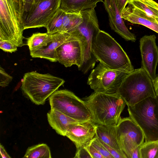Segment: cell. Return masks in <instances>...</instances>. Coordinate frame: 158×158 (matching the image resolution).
Here are the masks:
<instances>
[{"label": "cell", "mask_w": 158, "mask_h": 158, "mask_svg": "<svg viewBox=\"0 0 158 158\" xmlns=\"http://www.w3.org/2000/svg\"><path fill=\"white\" fill-rule=\"evenodd\" d=\"M92 53L98 61L107 67L128 73L134 67L125 52L108 33L100 30L92 42Z\"/></svg>", "instance_id": "6da1fadb"}, {"label": "cell", "mask_w": 158, "mask_h": 158, "mask_svg": "<svg viewBox=\"0 0 158 158\" xmlns=\"http://www.w3.org/2000/svg\"><path fill=\"white\" fill-rule=\"evenodd\" d=\"M89 110L95 124H117L126 104L118 93L108 94L94 92L82 99Z\"/></svg>", "instance_id": "7a4b0ae2"}, {"label": "cell", "mask_w": 158, "mask_h": 158, "mask_svg": "<svg viewBox=\"0 0 158 158\" xmlns=\"http://www.w3.org/2000/svg\"><path fill=\"white\" fill-rule=\"evenodd\" d=\"M23 0H0V39L18 47L24 45Z\"/></svg>", "instance_id": "3957f363"}, {"label": "cell", "mask_w": 158, "mask_h": 158, "mask_svg": "<svg viewBox=\"0 0 158 158\" xmlns=\"http://www.w3.org/2000/svg\"><path fill=\"white\" fill-rule=\"evenodd\" d=\"M127 106H133L150 97H156L154 83L142 67L128 73L117 93Z\"/></svg>", "instance_id": "277c9868"}, {"label": "cell", "mask_w": 158, "mask_h": 158, "mask_svg": "<svg viewBox=\"0 0 158 158\" xmlns=\"http://www.w3.org/2000/svg\"><path fill=\"white\" fill-rule=\"evenodd\" d=\"M64 82L63 79L48 73L43 74L32 71L24 74L21 89L33 103L43 105Z\"/></svg>", "instance_id": "5b68a950"}, {"label": "cell", "mask_w": 158, "mask_h": 158, "mask_svg": "<svg viewBox=\"0 0 158 158\" xmlns=\"http://www.w3.org/2000/svg\"><path fill=\"white\" fill-rule=\"evenodd\" d=\"M127 106L129 116L142 130L145 142L158 141V98H148Z\"/></svg>", "instance_id": "8992f818"}, {"label": "cell", "mask_w": 158, "mask_h": 158, "mask_svg": "<svg viewBox=\"0 0 158 158\" xmlns=\"http://www.w3.org/2000/svg\"><path fill=\"white\" fill-rule=\"evenodd\" d=\"M80 13L82 22L70 34L76 35L81 43L83 63L79 70L85 74L93 68L97 61L92 53V47L94 38L100 30L94 9L85 10Z\"/></svg>", "instance_id": "52a82bcc"}, {"label": "cell", "mask_w": 158, "mask_h": 158, "mask_svg": "<svg viewBox=\"0 0 158 158\" xmlns=\"http://www.w3.org/2000/svg\"><path fill=\"white\" fill-rule=\"evenodd\" d=\"M51 109L77 121H92L91 113L84 102L67 89L56 90L49 98Z\"/></svg>", "instance_id": "ba28073f"}, {"label": "cell", "mask_w": 158, "mask_h": 158, "mask_svg": "<svg viewBox=\"0 0 158 158\" xmlns=\"http://www.w3.org/2000/svg\"><path fill=\"white\" fill-rule=\"evenodd\" d=\"M127 74L123 71L111 69L100 63L91 71L87 84L94 92L116 94Z\"/></svg>", "instance_id": "9c48e42d"}, {"label": "cell", "mask_w": 158, "mask_h": 158, "mask_svg": "<svg viewBox=\"0 0 158 158\" xmlns=\"http://www.w3.org/2000/svg\"><path fill=\"white\" fill-rule=\"evenodd\" d=\"M118 139L121 148L127 158L144 142L143 133L130 117L121 118L117 124Z\"/></svg>", "instance_id": "30bf717a"}, {"label": "cell", "mask_w": 158, "mask_h": 158, "mask_svg": "<svg viewBox=\"0 0 158 158\" xmlns=\"http://www.w3.org/2000/svg\"><path fill=\"white\" fill-rule=\"evenodd\" d=\"M61 0H45L34 4L23 16L24 29L45 27L60 9Z\"/></svg>", "instance_id": "8fae6325"}, {"label": "cell", "mask_w": 158, "mask_h": 158, "mask_svg": "<svg viewBox=\"0 0 158 158\" xmlns=\"http://www.w3.org/2000/svg\"><path fill=\"white\" fill-rule=\"evenodd\" d=\"M55 57L57 61L65 67L75 65L79 70L83 63V49L79 38L71 35L56 49Z\"/></svg>", "instance_id": "7c38bea8"}, {"label": "cell", "mask_w": 158, "mask_h": 158, "mask_svg": "<svg viewBox=\"0 0 158 158\" xmlns=\"http://www.w3.org/2000/svg\"><path fill=\"white\" fill-rule=\"evenodd\" d=\"M154 35H145L140 40V49L142 58V67L148 74L154 83L156 75L158 64V47Z\"/></svg>", "instance_id": "4fadbf2b"}, {"label": "cell", "mask_w": 158, "mask_h": 158, "mask_svg": "<svg viewBox=\"0 0 158 158\" xmlns=\"http://www.w3.org/2000/svg\"><path fill=\"white\" fill-rule=\"evenodd\" d=\"M96 129V124L92 121L72 124L65 136L74 143L77 149L90 143L95 136Z\"/></svg>", "instance_id": "5bb4252c"}, {"label": "cell", "mask_w": 158, "mask_h": 158, "mask_svg": "<svg viewBox=\"0 0 158 158\" xmlns=\"http://www.w3.org/2000/svg\"><path fill=\"white\" fill-rule=\"evenodd\" d=\"M108 15L109 24L112 30L127 41L135 42L136 36L125 25L115 0H104L103 2Z\"/></svg>", "instance_id": "9a60e30c"}, {"label": "cell", "mask_w": 158, "mask_h": 158, "mask_svg": "<svg viewBox=\"0 0 158 158\" xmlns=\"http://www.w3.org/2000/svg\"><path fill=\"white\" fill-rule=\"evenodd\" d=\"M71 35L59 32L50 35L47 41L43 45L30 51L33 58H40L48 60L52 62H56L55 52L56 49L67 40Z\"/></svg>", "instance_id": "2e32d148"}, {"label": "cell", "mask_w": 158, "mask_h": 158, "mask_svg": "<svg viewBox=\"0 0 158 158\" xmlns=\"http://www.w3.org/2000/svg\"><path fill=\"white\" fill-rule=\"evenodd\" d=\"M127 4L121 13L123 19L133 24L143 25L158 33V19Z\"/></svg>", "instance_id": "e0dca14e"}, {"label": "cell", "mask_w": 158, "mask_h": 158, "mask_svg": "<svg viewBox=\"0 0 158 158\" xmlns=\"http://www.w3.org/2000/svg\"><path fill=\"white\" fill-rule=\"evenodd\" d=\"M95 136L117 151L127 156L122 150L117 134V124L103 125L95 124Z\"/></svg>", "instance_id": "ac0fdd59"}, {"label": "cell", "mask_w": 158, "mask_h": 158, "mask_svg": "<svg viewBox=\"0 0 158 158\" xmlns=\"http://www.w3.org/2000/svg\"><path fill=\"white\" fill-rule=\"evenodd\" d=\"M48 122L56 133L65 136L66 131L72 124L80 122L56 110L51 109L47 114Z\"/></svg>", "instance_id": "d6986e66"}, {"label": "cell", "mask_w": 158, "mask_h": 158, "mask_svg": "<svg viewBox=\"0 0 158 158\" xmlns=\"http://www.w3.org/2000/svg\"><path fill=\"white\" fill-rule=\"evenodd\" d=\"M103 0H61L60 8L65 12L80 13L90 9H94L97 4Z\"/></svg>", "instance_id": "ffe728a7"}, {"label": "cell", "mask_w": 158, "mask_h": 158, "mask_svg": "<svg viewBox=\"0 0 158 158\" xmlns=\"http://www.w3.org/2000/svg\"><path fill=\"white\" fill-rule=\"evenodd\" d=\"M127 4L158 19V3L154 0H129Z\"/></svg>", "instance_id": "44dd1931"}, {"label": "cell", "mask_w": 158, "mask_h": 158, "mask_svg": "<svg viewBox=\"0 0 158 158\" xmlns=\"http://www.w3.org/2000/svg\"><path fill=\"white\" fill-rule=\"evenodd\" d=\"M81 13L65 12L61 32L70 34L82 23Z\"/></svg>", "instance_id": "7402d4cb"}, {"label": "cell", "mask_w": 158, "mask_h": 158, "mask_svg": "<svg viewBox=\"0 0 158 158\" xmlns=\"http://www.w3.org/2000/svg\"><path fill=\"white\" fill-rule=\"evenodd\" d=\"M23 158H51L50 149L45 143L39 144L29 147Z\"/></svg>", "instance_id": "603a6c76"}, {"label": "cell", "mask_w": 158, "mask_h": 158, "mask_svg": "<svg viewBox=\"0 0 158 158\" xmlns=\"http://www.w3.org/2000/svg\"><path fill=\"white\" fill-rule=\"evenodd\" d=\"M65 12L60 9L45 27L47 30V33L52 34L61 32Z\"/></svg>", "instance_id": "cb8c5ba5"}, {"label": "cell", "mask_w": 158, "mask_h": 158, "mask_svg": "<svg viewBox=\"0 0 158 158\" xmlns=\"http://www.w3.org/2000/svg\"><path fill=\"white\" fill-rule=\"evenodd\" d=\"M140 158H158V141L145 142L140 146Z\"/></svg>", "instance_id": "d4e9b609"}, {"label": "cell", "mask_w": 158, "mask_h": 158, "mask_svg": "<svg viewBox=\"0 0 158 158\" xmlns=\"http://www.w3.org/2000/svg\"><path fill=\"white\" fill-rule=\"evenodd\" d=\"M50 34L48 33H34L28 39L27 44L30 51L43 45L48 40Z\"/></svg>", "instance_id": "484cf974"}, {"label": "cell", "mask_w": 158, "mask_h": 158, "mask_svg": "<svg viewBox=\"0 0 158 158\" xmlns=\"http://www.w3.org/2000/svg\"><path fill=\"white\" fill-rule=\"evenodd\" d=\"M90 143L105 158H114L96 137L95 136Z\"/></svg>", "instance_id": "4316f807"}, {"label": "cell", "mask_w": 158, "mask_h": 158, "mask_svg": "<svg viewBox=\"0 0 158 158\" xmlns=\"http://www.w3.org/2000/svg\"><path fill=\"white\" fill-rule=\"evenodd\" d=\"M18 47L16 45L7 40L0 39V48L3 51L12 53L17 50Z\"/></svg>", "instance_id": "83f0119b"}, {"label": "cell", "mask_w": 158, "mask_h": 158, "mask_svg": "<svg viewBox=\"0 0 158 158\" xmlns=\"http://www.w3.org/2000/svg\"><path fill=\"white\" fill-rule=\"evenodd\" d=\"M12 79V77L9 75L3 68L0 67V86L2 87L8 86Z\"/></svg>", "instance_id": "f1b7e54d"}, {"label": "cell", "mask_w": 158, "mask_h": 158, "mask_svg": "<svg viewBox=\"0 0 158 158\" xmlns=\"http://www.w3.org/2000/svg\"><path fill=\"white\" fill-rule=\"evenodd\" d=\"M85 147L88 151L92 158H105L92 146L90 142Z\"/></svg>", "instance_id": "f546056e"}, {"label": "cell", "mask_w": 158, "mask_h": 158, "mask_svg": "<svg viewBox=\"0 0 158 158\" xmlns=\"http://www.w3.org/2000/svg\"><path fill=\"white\" fill-rule=\"evenodd\" d=\"M74 158H92L85 146L77 149Z\"/></svg>", "instance_id": "4dcf8cb0"}, {"label": "cell", "mask_w": 158, "mask_h": 158, "mask_svg": "<svg viewBox=\"0 0 158 158\" xmlns=\"http://www.w3.org/2000/svg\"><path fill=\"white\" fill-rule=\"evenodd\" d=\"M99 140L113 157L114 158H127L126 156L121 154L113 148L106 144L99 139Z\"/></svg>", "instance_id": "1f68e13d"}, {"label": "cell", "mask_w": 158, "mask_h": 158, "mask_svg": "<svg viewBox=\"0 0 158 158\" xmlns=\"http://www.w3.org/2000/svg\"><path fill=\"white\" fill-rule=\"evenodd\" d=\"M25 12L29 11L35 4V0H23Z\"/></svg>", "instance_id": "d6a6232c"}, {"label": "cell", "mask_w": 158, "mask_h": 158, "mask_svg": "<svg viewBox=\"0 0 158 158\" xmlns=\"http://www.w3.org/2000/svg\"><path fill=\"white\" fill-rule=\"evenodd\" d=\"M117 5L122 13L123 9L127 4L129 0H115Z\"/></svg>", "instance_id": "836d02e7"}, {"label": "cell", "mask_w": 158, "mask_h": 158, "mask_svg": "<svg viewBox=\"0 0 158 158\" xmlns=\"http://www.w3.org/2000/svg\"><path fill=\"white\" fill-rule=\"evenodd\" d=\"M0 152L1 157L2 158H10L11 157L6 152L3 146L1 144L0 145Z\"/></svg>", "instance_id": "e575fe53"}, {"label": "cell", "mask_w": 158, "mask_h": 158, "mask_svg": "<svg viewBox=\"0 0 158 158\" xmlns=\"http://www.w3.org/2000/svg\"><path fill=\"white\" fill-rule=\"evenodd\" d=\"M154 85L156 96L158 98V75L156 76Z\"/></svg>", "instance_id": "d590c367"}, {"label": "cell", "mask_w": 158, "mask_h": 158, "mask_svg": "<svg viewBox=\"0 0 158 158\" xmlns=\"http://www.w3.org/2000/svg\"><path fill=\"white\" fill-rule=\"evenodd\" d=\"M44 0H35V4L38 3V2H39L41 1H44Z\"/></svg>", "instance_id": "8d00e7d4"}]
</instances>
